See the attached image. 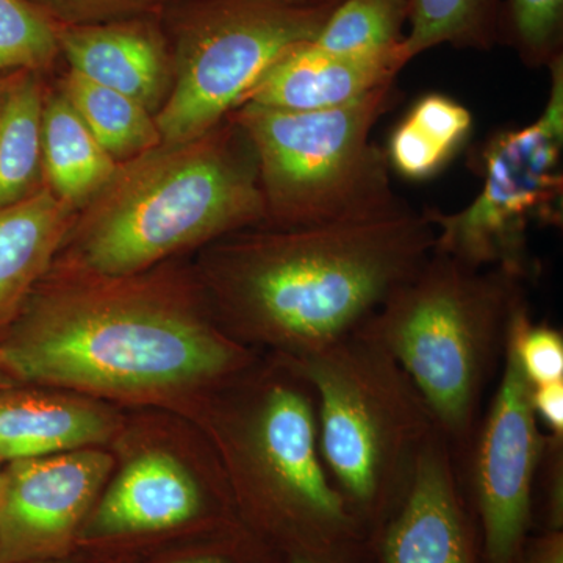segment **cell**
<instances>
[{"label": "cell", "instance_id": "obj_1", "mask_svg": "<svg viewBox=\"0 0 563 563\" xmlns=\"http://www.w3.org/2000/svg\"><path fill=\"white\" fill-rule=\"evenodd\" d=\"M214 243L209 276L222 310L292 357L361 328L431 255L435 229L409 206L376 220L258 225Z\"/></svg>", "mask_w": 563, "mask_h": 563}, {"label": "cell", "instance_id": "obj_2", "mask_svg": "<svg viewBox=\"0 0 563 563\" xmlns=\"http://www.w3.org/2000/svg\"><path fill=\"white\" fill-rule=\"evenodd\" d=\"M88 274V273H87ZM29 298L0 355L13 377L106 395L220 383L247 354L184 302L95 276Z\"/></svg>", "mask_w": 563, "mask_h": 563}, {"label": "cell", "instance_id": "obj_3", "mask_svg": "<svg viewBox=\"0 0 563 563\" xmlns=\"http://www.w3.org/2000/svg\"><path fill=\"white\" fill-rule=\"evenodd\" d=\"M265 222L257 157L225 118L185 143H162L118 165L74 218L65 243L80 272L133 277L176 252Z\"/></svg>", "mask_w": 563, "mask_h": 563}, {"label": "cell", "instance_id": "obj_4", "mask_svg": "<svg viewBox=\"0 0 563 563\" xmlns=\"http://www.w3.org/2000/svg\"><path fill=\"white\" fill-rule=\"evenodd\" d=\"M523 280L432 250L358 328L401 365L453 450L473 440L485 385L504 355L515 306L525 299Z\"/></svg>", "mask_w": 563, "mask_h": 563}, {"label": "cell", "instance_id": "obj_5", "mask_svg": "<svg viewBox=\"0 0 563 563\" xmlns=\"http://www.w3.org/2000/svg\"><path fill=\"white\" fill-rule=\"evenodd\" d=\"M280 357L312 387L322 463L372 536L402 503L422 448L439 431L428 404L361 329L309 354Z\"/></svg>", "mask_w": 563, "mask_h": 563}, {"label": "cell", "instance_id": "obj_6", "mask_svg": "<svg viewBox=\"0 0 563 563\" xmlns=\"http://www.w3.org/2000/svg\"><path fill=\"white\" fill-rule=\"evenodd\" d=\"M396 81L358 101L320 111L243 103L229 113L257 157L262 228L298 229L376 220L409 207L391 188L376 122L398 102Z\"/></svg>", "mask_w": 563, "mask_h": 563}, {"label": "cell", "instance_id": "obj_7", "mask_svg": "<svg viewBox=\"0 0 563 563\" xmlns=\"http://www.w3.org/2000/svg\"><path fill=\"white\" fill-rule=\"evenodd\" d=\"M280 363V376L252 396L236 431L240 521L285 558L368 539L322 463L312 387Z\"/></svg>", "mask_w": 563, "mask_h": 563}, {"label": "cell", "instance_id": "obj_8", "mask_svg": "<svg viewBox=\"0 0 563 563\" xmlns=\"http://www.w3.org/2000/svg\"><path fill=\"white\" fill-rule=\"evenodd\" d=\"M333 9L280 0H187L174 25V80L155 117L163 143L213 131L285 51L313 40Z\"/></svg>", "mask_w": 563, "mask_h": 563}, {"label": "cell", "instance_id": "obj_9", "mask_svg": "<svg viewBox=\"0 0 563 563\" xmlns=\"http://www.w3.org/2000/svg\"><path fill=\"white\" fill-rule=\"evenodd\" d=\"M548 69L551 88L540 117L493 133L481 146L483 188L474 201L455 213L424 210L435 229L433 251L473 268L531 276L529 229L562 225L563 55Z\"/></svg>", "mask_w": 563, "mask_h": 563}, {"label": "cell", "instance_id": "obj_10", "mask_svg": "<svg viewBox=\"0 0 563 563\" xmlns=\"http://www.w3.org/2000/svg\"><path fill=\"white\" fill-rule=\"evenodd\" d=\"M547 433L532 385L506 336L498 388L474 442L473 501L484 563H518L533 523V490Z\"/></svg>", "mask_w": 563, "mask_h": 563}, {"label": "cell", "instance_id": "obj_11", "mask_svg": "<svg viewBox=\"0 0 563 563\" xmlns=\"http://www.w3.org/2000/svg\"><path fill=\"white\" fill-rule=\"evenodd\" d=\"M111 463L95 448L11 462L0 473V563L76 553Z\"/></svg>", "mask_w": 563, "mask_h": 563}, {"label": "cell", "instance_id": "obj_12", "mask_svg": "<svg viewBox=\"0 0 563 563\" xmlns=\"http://www.w3.org/2000/svg\"><path fill=\"white\" fill-rule=\"evenodd\" d=\"M233 521L211 501L206 485L174 455L147 451L101 493L81 528L77 551L109 553L184 533L213 531Z\"/></svg>", "mask_w": 563, "mask_h": 563}, {"label": "cell", "instance_id": "obj_13", "mask_svg": "<svg viewBox=\"0 0 563 563\" xmlns=\"http://www.w3.org/2000/svg\"><path fill=\"white\" fill-rule=\"evenodd\" d=\"M368 542L376 563H484L479 525L442 432L422 448L407 495Z\"/></svg>", "mask_w": 563, "mask_h": 563}, {"label": "cell", "instance_id": "obj_14", "mask_svg": "<svg viewBox=\"0 0 563 563\" xmlns=\"http://www.w3.org/2000/svg\"><path fill=\"white\" fill-rule=\"evenodd\" d=\"M58 43L69 69L120 91L157 117L174 80L172 43L158 14L106 24L58 25Z\"/></svg>", "mask_w": 563, "mask_h": 563}, {"label": "cell", "instance_id": "obj_15", "mask_svg": "<svg viewBox=\"0 0 563 563\" xmlns=\"http://www.w3.org/2000/svg\"><path fill=\"white\" fill-rule=\"evenodd\" d=\"M409 63L402 43L380 54L335 55L303 41L265 69L239 107L254 103L295 113L336 109L396 81Z\"/></svg>", "mask_w": 563, "mask_h": 563}, {"label": "cell", "instance_id": "obj_16", "mask_svg": "<svg viewBox=\"0 0 563 563\" xmlns=\"http://www.w3.org/2000/svg\"><path fill=\"white\" fill-rule=\"evenodd\" d=\"M76 213L46 187L0 207V329L20 317L33 288L49 272Z\"/></svg>", "mask_w": 563, "mask_h": 563}, {"label": "cell", "instance_id": "obj_17", "mask_svg": "<svg viewBox=\"0 0 563 563\" xmlns=\"http://www.w3.org/2000/svg\"><path fill=\"white\" fill-rule=\"evenodd\" d=\"M109 415L91 404L0 390V461H24L84 450L113 432Z\"/></svg>", "mask_w": 563, "mask_h": 563}, {"label": "cell", "instance_id": "obj_18", "mask_svg": "<svg viewBox=\"0 0 563 563\" xmlns=\"http://www.w3.org/2000/svg\"><path fill=\"white\" fill-rule=\"evenodd\" d=\"M118 165L80 120L60 88L46 90L43 107L44 187L79 211L109 184Z\"/></svg>", "mask_w": 563, "mask_h": 563}, {"label": "cell", "instance_id": "obj_19", "mask_svg": "<svg viewBox=\"0 0 563 563\" xmlns=\"http://www.w3.org/2000/svg\"><path fill=\"white\" fill-rule=\"evenodd\" d=\"M41 74L10 73L0 103V207L31 198L44 187Z\"/></svg>", "mask_w": 563, "mask_h": 563}, {"label": "cell", "instance_id": "obj_20", "mask_svg": "<svg viewBox=\"0 0 563 563\" xmlns=\"http://www.w3.org/2000/svg\"><path fill=\"white\" fill-rule=\"evenodd\" d=\"M58 88L114 162L131 161L162 143L154 114L129 96L73 69L63 77Z\"/></svg>", "mask_w": 563, "mask_h": 563}, {"label": "cell", "instance_id": "obj_21", "mask_svg": "<svg viewBox=\"0 0 563 563\" xmlns=\"http://www.w3.org/2000/svg\"><path fill=\"white\" fill-rule=\"evenodd\" d=\"M410 31L402 41L409 62L426 51H490L498 44L499 0H409Z\"/></svg>", "mask_w": 563, "mask_h": 563}, {"label": "cell", "instance_id": "obj_22", "mask_svg": "<svg viewBox=\"0 0 563 563\" xmlns=\"http://www.w3.org/2000/svg\"><path fill=\"white\" fill-rule=\"evenodd\" d=\"M409 0H343L312 40L335 55L380 54L399 46L409 22Z\"/></svg>", "mask_w": 563, "mask_h": 563}, {"label": "cell", "instance_id": "obj_23", "mask_svg": "<svg viewBox=\"0 0 563 563\" xmlns=\"http://www.w3.org/2000/svg\"><path fill=\"white\" fill-rule=\"evenodd\" d=\"M498 44L528 68H548L563 55V0H499Z\"/></svg>", "mask_w": 563, "mask_h": 563}, {"label": "cell", "instance_id": "obj_24", "mask_svg": "<svg viewBox=\"0 0 563 563\" xmlns=\"http://www.w3.org/2000/svg\"><path fill=\"white\" fill-rule=\"evenodd\" d=\"M57 24L31 0H0V74H43L60 58Z\"/></svg>", "mask_w": 563, "mask_h": 563}, {"label": "cell", "instance_id": "obj_25", "mask_svg": "<svg viewBox=\"0 0 563 563\" xmlns=\"http://www.w3.org/2000/svg\"><path fill=\"white\" fill-rule=\"evenodd\" d=\"M507 340L529 383L543 385L563 380V336L551 325L536 324L525 299L515 306L507 328Z\"/></svg>", "mask_w": 563, "mask_h": 563}, {"label": "cell", "instance_id": "obj_26", "mask_svg": "<svg viewBox=\"0 0 563 563\" xmlns=\"http://www.w3.org/2000/svg\"><path fill=\"white\" fill-rule=\"evenodd\" d=\"M151 563H287V558L242 521H233L207 532L201 542Z\"/></svg>", "mask_w": 563, "mask_h": 563}, {"label": "cell", "instance_id": "obj_27", "mask_svg": "<svg viewBox=\"0 0 563 563\" xmlns=\"http://www.w3.org/2000/svg\"><path fill=\"white\" fill-rule=\"evenodd\" d=\"M58 25H91L161 14L179 0H31ZM187 2V0H181Z\"/></svg>", "mask_w": 563, "mask_h": 563}, {"label": "cell", "instance_id": "obj_28", "mask_svg": "<svg viewBox=\"0 0 563 563\" xmlns=\"http://www.w3.org/2000/svg\"><path fill=\"white\" fill-rule=\"evenodd\" d=\"M406 118L453 158L465 146L473 131L472 111L439 92H429L418 99Z\"/></svg>", "mask_w": 563, "mask_h": 563}, {"label": "cell", "instance_id": "obj_29", "mask_svg": "<svg viewBox=\"0 0 563 563\" xmlns=\"http://www.w3.org/2000/svg\"><path fill=\"white\" fill-rule=\"evenodd\" d=\"M385 155L393 172L413 181L432 179L453 161L446 151L433 143L406 117L393 129Z\"/></svg>", "mask_w": 563, "mask_h": 563}, {"label": "cell", "instance_id": "obj_30", "mask_svg": "<svg viewBox=\"0 0 563 563\" xmlns=\"http://www.w3.org/2000/svg\"><path fill=\"white\" fill-rule=\"evenodd\" d=\"M539 473L543 479L542 531H563V439L547 433Z\"/></svg>", "mask_w": 563, "mask_h": 563}, {"label": "cell", "instance_id": "obj_31", "mask_svg": "<svg viewBox=\"0 0 563 563\" xmlns=\"http://www.w3.org/2000/svg\"><path fill=\"white\" fill-rule=\"evenodd\" d=\"M532 407L537 420L547 426L548 433L563 439V380L532 385Z\"/></svg>", "mask_w": 563, "mask_h": 563}, {"label": "cell", "instance_id": "obj_32", "mask_svg": "<svg viewBox=\"0 0 563 563\" xmlns=\"http://www.w3.org/2000/svg\"><path fill=\"white\" fill-rule=\"evenodd\" d=\"M287 563H376L368 539L339 544L329 550L288 555Z\"/></svg>", "mask_w": 563, "mask_h": 563}, {"label": "cell", "instance_id": "obj_33", "mask_svg": "<svg viewBox=\"0 0 563 563\" xmlns=\"http://www.w3.org/2000/svg\"><path fill=\"white\" fill-rule=\"evenodd\" d=\"M518 563H563V531L529 536Z\"/></svg>", "mask_w": 563, "mask_h": 563}, {"label": "cell", "instance_id": "obj_34", "mask_svg": "<svg viewBox=\"0 0 563 563\" xmlns=\"http://www.w3.org/2000/svg\"><path fill=\"white\" fill-rule=\"evenodd\" d=\"M280 2L298 9H335L343 0H280Z\"/></svg>", "mask_w": 563, "mask_h": 563}, {"label": "cell", "instance_id": "obj_35", "mask_svg": "<svg viewBox=\"0 0 563 563\" xmlns=\"http://www.w3.org/2000/svg\"><path fill=\"white\" fill-rule=\"evenodd\" d=\"M11 384H13V376L7 369L2 355H0V390H7L11 387Z\"/></svg>", "mask_w": 563, "mask_h": 563}, {"label": "cell", "instance_id": "obj_36", "mask_svg": "<svg viewBox=\"0 0 563 563\" xmlns=\"http://www.w3.org/2000/svg\"><path fill=\"white\" fill-rule=\"evenodd\" d=\"M76 553H77V551H76ZM76 553L66 555V558L49 559V561H35V562H24V563H84V562L77 561Z\"/></svg>", "mask_w": 563, "mask_h": 563}, {"label": "cell", "instance_id": "obj_37", "mask_svg": "<svg viewBox=\"0 0 563 563\" xmlns=\"http://www.w3.org/2000/svg\"><path fill=\"white\" fill-rule=\"evenodd\" d=\"M9 74H0V103H2L3 92H5L7 81H9Z\"/></svg>", "mask_w": 563, "mask_h": 563}, {"label": "cell", "instance_id": "obj_38", "mask_svg": "<svg viewBox=\"0 0 563 563\" xmlns=\"http://www.w3.org/2000/svg\"><path fill=\"white\" fill-rule=\"evenodd\" d=\"M118 563H135V562L129 561V559H124V561H120Z\"/></svg>", "mask_w": 563, "mask_h": 563}]
</instances>
